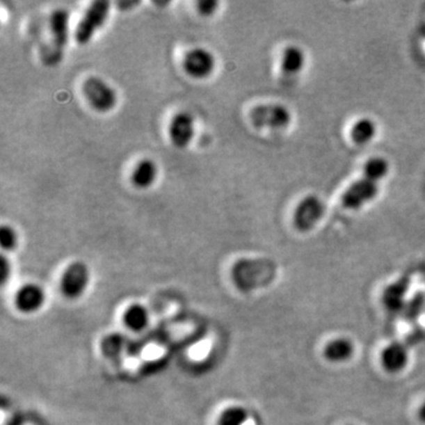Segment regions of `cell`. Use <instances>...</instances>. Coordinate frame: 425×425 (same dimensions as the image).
<instances>
[{
  "label": "cell",
  "mask_w": 425,
  "mask_h": 425,
  "mask_svg": "<svg viewBox=\"0 0 425 425\" xmlns=\"http://www.w3.org/2000/svg\"><path fill=\"white\" fill-rule=\"evenodd\" d=\"M390 163L382 157H370L364 164L359 179L350 184L340 198V205L346 211H359L378 195L383 179L389 175Z\"/></svg>",
  "instance_id": "cell-1"
},
{
  "label": "cell",
  "mask_w": 425,
  "mask_h": 425,
  "mask_svg": "<svg viewBox=\"0 0 425 425\" xmlns=\"http://www.w3.org/2000/svg\"><path fill=\"white\" fill-rule=\"evenodd\" d=\"M274 265L266 259H241L232 268L235 285L242 291L264 287L273 280Z\"/></svg>",
  "instance_id": "cell-2"
},
{
  "label": "cell",
  "mask_w": 425,
  "mask_h": 425,
  "mask_svg": "<svg viewBox=\"0 0 425 425\" xmlns=\"http://www.w3.org/2000/svg\"><path fill=\"white\" fill-rule=\"evenodd\" d=\"M51 42L44 55V63L56 65L62 61L69 40V13L64 8H57L50 18Z\"/></svg>",
  "instance_id": "cell-3"
},
{
  "label": "cell",
  "mask_w": 425,
  "mask_h": 425,
  "mask_svg": "<svg viewBox=\"0 0 425 425\" xmlns=\"http://www.w3.org/2000/svg\"><path fill=\"white\" fill-rule=\"evenodd\" d=\"M250 123L257 129H286L292 122V115L285 106L278 103L259 104L253 106L248 113Z\"/></svg>",
  "instance_id": "cell-4"
},
{
  "label": "cell",
  "mask_w": 425,
  "mask_h": 425,
  "mask_svg": "<svg viewBox=\"0 0 425 425\" xmlns=\"http://www.w3.org/2000/svg\"><path fill=\"white\" fill-rule=\"evenodd\" d=\"M82 94L98 113H108L118 104V93L99 77H89L82 84Z\"/></svg>",
  "instance_id": "cell-5"
},
{
  "label": "cell",
  "mask_w": 425,
  "mask_h": 425,
  "mask_svg": "<svg viewBox=\"0 0 425 425\" xmlns=\"http://www.w3.org/2000/svg\"><path fill=\"white\" fill-rule=\"evenodd\" d=\"M109 11L110 3L106 0H97L90 5L74 31V40L79 45L89 43L95 32L106 23Z\"/></svg>",
  "instance_id": "cell-6"
},
{
  "label": "cell",
  "mask_w": 425,
  "mask_h": 425,
  "mask_svg": "<svg viewBox=\"0 0 425 425\" xmlns=\"http://www.w3.org/2000/svg\"><path fill=\"white\" fill-rule=\"evenodd\" d=\"M325 214V205L319 196L307 195L298 203L293 213V225L299 232L312 230Z\"/></svg>",
  "instance_id": "cell-7"
},
{
  "label": "cell",
  "mask_w": 425,
  "mask_h": 425,
  "mask_svg": "<svg viewBox=\"0 0 425 425\" xmlns=\"http://www.w3.org/2000/svg\"><path fill=\"white\" fill-rule=\"evenodd\" d=\"M89 281L90 272L88 266L82 262H72L63 273L61 280L63 294L69 299H79L88 289Z\"/></svg>",
  "instance_id": "cell-8"
},
{
  "label": "cell",
  "mask_w": 425,
  "mask_h": 425,
  "mask_svg": "<svg viewBox=\"0 0 425 425\" xmlns=\"http://www.w3.org/2000/svg\"><path fill=\"white\" fill-rule=\"evenodd\" d=\"M182 64L186 74L193 79H203L211 76L216 62L211 51L196 47L186 54Z\"/></svg>",
  "instance_id": "cell-9"
},
{
  "label": "cell",
  "mask_w": 425,
  "mask_h": 425,
  "mask_svg": "<svg viewBox=\"0 0 425 425\" xmlns=\"http://www.w3.org/2000/svg\"><path fill=\"white\" fill-rule=\"evenodd\" d=\"M194 118L186 111L176 113L169 125V138L176 148L184 149L191 145L195 135Z\"/></svg>",
  "instance_id": "cell-10"
},
{
  "label": "cell",
  "mask_w": 425,
  "mask_h": 425,
  "mask_svg": "<svg viewBox=\"0 0 425 425\" xmlns=\"http://www.w3.org/2000/svg\"><path fill=\"white\" fill-rule=\"evenodd\" d=\"M45 292L40 286L29 284L17 292L16 306L20 312L35 313L45 304Z\"/></svg>",
  "instance_id": "cell-11"
},
{
  "label": "cell",
  "mask_w": 425,
  "mask_h": 425,
  "mask_svg": "<svg viewBox=\"0 0 425 425\" xmlns=\"http://www.w3.org/2000/svg\"><path fill=\"white\" fill-rule=\"evenodd\" d=\"M304 50L297 45H289L282 51L280 59L281 74L285 77H296L305 67Z\"/></svg>",
  "instance_id": "cell-12"
},
{
  "label": "cell",
  "mask_w": 425,
  "mask_h": 425,
  "mask_svg": "<svg viewBox=\"0 0 425 425\" xmlns=\"http://www.w3.org/2000/svg\"><path fill=\"white\" fill-rule=\"evenodd\" d=\"M409 360L408 350L402 344L394 343L386 347L383 351L382 363L386 371L396 374L406 367Z\"/></svg>",
  "instance_id": "cell-13"
},
{
  "label": "cell",
  "mask_w": 425,
  "mask_h": 425,
  "mask_svg": "<svg viewBox=\"0 0 425 425\" xmlns=\"http://www.w3.org/2000/svg\"><path fill=\"white\" fill-rule=\"evenodd\" d=\"M157 177V166L149 159L140 161L131 174V184L136 188L145 189L154 184Z\"/></svg>",
  "instance_id": "cell-14"
},
{
  "label": "cell",
  "mask_w": 425,
  "mask_h": 425,
  "mask_svg": "<svg viewBox=\"0 0 425 425\" xmlns=\"http://www.w3.org/2000/svg\"><path fill=\"white\" fill-rule=\"evenodd\" d=\"M377 135V125L371 118H363L355 122L350 129V138L355 145H367Z\"/></svg>",
  "instance_id": "cell-15"
},
{
  "label": "cell",
  "mask_w": 425,
  "mask_h": 425,
  "mask_svg": "<svg viewBox=\"0 0 425 425\" xmlns=\"http://www.w3.org/2000/svg\"><path fill=\"white\" fill-rule=\"evenodd\" d=\"M355 353V346L351 340L338 338L332 340L325 347V357L333 363H343L351 358Z\"/></svg>",
  "instance_id": "cell-16"
},
{
  "label": "cell",
  "mask_w": 425,
  "mask_h": 425,
  "mask_svg": "<svg viewBox=\"0 0 425 425\" xmlns=\"http://www.w3.org/2000/svg\"><path fill=\"white\" fill-rule=\"evenodd\" d=\"M125 324L131 331L140 332L149 324V313L142 305H133L125 311Z\"/></svg>",
  "instance_id": "cell-17"
},
{
  "label": "cell",
  "mask_w": 425,
  "mask_h": 425,
  "mask_svg": "<svg viewBox=\"0 0 425 425\" xmlns=\"http://www.w3.org/2000/svg\"><path fill=\"white\" fill-rule=\"evenodd\" d=\"M125 346H127V340L125 337L118 333L110 335L102 340V353L108 359H118L125 352Z\"/></svg>",
  "instance_id": "cell-18"
},
{
  "label": "cell",
  "mask_w": 425,
  "mask_h": 425,
  "mask_svg": "<svg viewBox=\"0 0 425 425\" xmlns=\"http://www.w3.org/2000/svg\"><path fill=\"white\" fill-rule=\"evenodd\" d=\"M248 421V412L241 406H232L225 410L220 419L218 425H245Z\"/></svg>",
  "instance_id": "cell-19"
},
{
  "label": "cell",
  "mask_w": 425,
  "mask_h": 425,
  "mask_svg": "<svg viewBox=\"0 0 425 425\" xmlns=\"http://www.w3.org/2000/svg\"><path fill=\"white\" fill-rule=\"evenodd\" d=\"M17 242H18V238H17V233L12 227L1 226L0 228V245L1 248L6 250V252H11L15 250L17 247Z\"/></svg>",
  "instance_id": "cell-20"
},
{
  "label": "cell",
  "mask_w": 425,
  "mask_h": 425,
  "mask_svg": "<svg viewBox=\"0 0 425 425\" xmlns=\"http://www.w3.org/2000/svg\"><path fill=\"white\" fill-rule=\"evenodd\" d=\"M196 6H198V11L202 16H211L216 11L218 3V1H214V0H202V1H199Z\"/></svg>",
  "instance_id": "cell-21"
},
{
  "label": "cell",
  "mask_w": 425,
  "mask_h": 425,
  "mask_svg": "<svg viewBox=\"0 0 425 425\" xmlns=\"http://www.w3.org/2000/svg\"><path fill=\"white\" fill-rule=\"evenodd\" d=\"M11 275V266L8 262V257L5 255H1L0 257V281L1 284L5 285L6 281L8 280V278Z\"/></svg>",
  "instance_id": "cell-22"
},
{
  "label": "cell",
  "mask_w": 425,
  "mask_h": 425,
  "mask_svg": "<svg viewBox=\"0 0 425 425\" xmlns=\"http://www.w3.org/2000/svg\"><path fill=\"white\" fill-rule=\"evenodd\" d=\"M419 417L425 423V403L422 406L421 410H419Z\"/></svg>",
  "instance_id": "cell-23"
}]
</instances>
